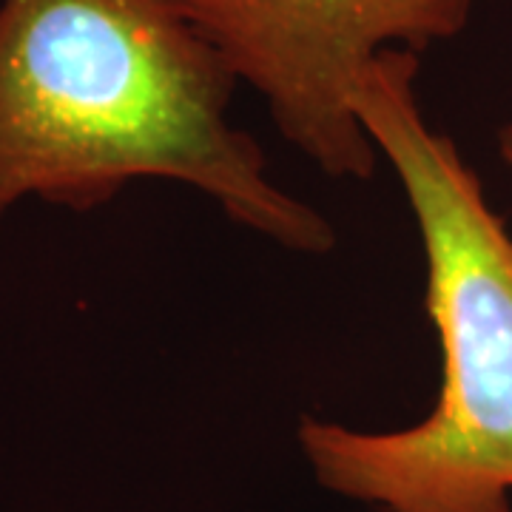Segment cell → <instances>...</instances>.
Listing matches in <instances>:
<instances>
[{"instance_id":"1","label":"cell","mask_w":512,"mask_h":512,"mask_svg":"<svg viewBox=\"0 0 512 512\" xmlns=\"http://www.w3.org/2000/svg\"><path fill=\"white\" fill-rule=\"evenodd\" d=\"M237 89L180 0H0V222L23 200L94 211L168 180L262 239L328 254L333 225L271 183L231 120Z\"/></svg>"},{"instance_id":"2","label":"cell","mask_w":512,"mask_h":512,"mask_svg":"<svg viewBox=\"0 0 512 512\" xmlns=\"http://www.w3.org/2000/svg\"><path fill=\"white\" fill-rule=\"evenodd\" d=\"M419 69L416 52L387 49L365 74L356 111L419 228L439 399L402 430L302 419L296 436L330 493L384 512H510L512 234L456 143L427 123Z\"/></svg>"},{"instance_id":"3","label":"cell","mask_w":512,"mask_h":512,"mask_svg":"<svg viewBox=\"0 0 512 512\" xmlns=\"http://www.w3.org/2000/svg\"><path fill=\"white\" fill-rule=\"evenodd\" d=\"M276 131L330 180H370L379 151L359 120L362 80L387 49L456 40L478 0H180Z\"/></svg>"},{"instance_id":"4","label":"cell","mask_w":512,"mask_h":512,"mask_svg":"<svg viewBox=\"0 0 512 512\" xmlns=\"http://www.w3.org/2000/svg\"><path fill=\"white\" fill-rule=\"evenodd\" d=\"M498 157L512 171V123L501 126V131H498Z\"/></svg>"}]
</instances>
